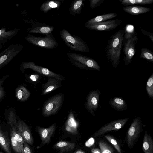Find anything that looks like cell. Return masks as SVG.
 Listing matches in <instances>:
<instances>
[{"mask_svg":"<svg viewBox=\"0 0 153 153\" xmlns=\"http://www.w3.org/2000/svg\"><path fill=\"white\" fill-rule=\"evenodd\" d=\"M125 32L123 29L113 34L106 45L105 51L106 56L114 68H116L119 63Z\"/></svg>","mask_w":153,"mask_h":153,"instance_id":"1","label":"cell"},{"mask_svg":"<svg viewBox=\"0 0 153 153\" xmlns=\"http://www.w3.org/2000/svg\"><path fill=\"white\" fill-rule=\"evenodd\" d=\"M123 51L124 56L123 59L124 64L127 66L131 62L135 53V47L138 40L136 33L134 30L127 31L125 30Z\"/></svg>","mask_w":153,"mask_h":153,"instance_id":"2","label":"cell"},{"mask_svg":"<svg viewBox=\"0 0 153 153\" xmlns=\"http://www.w3.org/2000/svg\"><path fill=\"white\" fill-rule=\"evenodd\" d=\"M61 37L65 45L71 50L82 52H88L90 49L85 42L79 37L72 35L67 30L63 29L60 31Z\"/></svg>","mask_w":153,"mask_h":153,"instance_id":"3","label":"cell"},{"mask_svg":"<svg viewBox=\"0 0 153 153\" xmlns=\"http://www.w3.org/2000/svg\"><path fill=\"white\" fill-rule=\"evenodd\" d=\"M67 56L73 64L80 68L100 71L98 64L91 58L73 53H67Z\"/></svg>","mask_w":153,"mask_h":153,"instance_id":"4","label":"cell"},{"mask_svg":"<svg viewBox=\"0 0 153 153\" xmlns=\"http://www.w3.org/2000/svg\"><path fill=\"white\" fill-rule=\"evenodd\" d=\"M25 39L33 45L47 49H54L58 43L52 33L45 37H36L30 34L25 37Z\"/></svg>","mask_w":153,"mask_h":153,"instance_id":"5","label":"cell"},{"mask_svg":"<svg viewBox=\"0 0 153 153\" xmlns=\"http://www.w3.org/2000/svg\"><path fill=\"white\" fill-rule=\"evenodd\" d=\"M64 98V94L60 93L48 99L45 103L42 108L43 116L47 117L56 113L62 104Z\"/></svg>","mask_w":153,"mask_h":153,"instance_id":"6","label":"cell"},{"mask_svg":"<svg viewBox=\"0 0 153 153\" xmlns=\"http://www.w3.org/2000/svg\"><path fill=\"white\" fill-rule=\"evenodd\" d=\"M24 48L22 44L13 43L0 53V70L7 65Z\"/></svg>","mask_w":153,"mask_h":153,"instance_id":"7","label":"cell"},{"mask_svg":"<svg viewBox=\"0 0 153 153\" xmlns=\"http://www.w3.org/2000/svg\"><path fill=\"white\" fill-rule=\"evenodd\" d=\"M27 68L31 69L48 77H53L61 81L65 79L62 75L53 72L45 68L36 65L33 62H24L21 63L20 69L22 73L24 72L25 69Z\"/></svg>","mask_w":153,"mask_h":153,"instance_id":"8","label":"cell"},{"mask_svg":"<svg viewBox=\"0 0 153 153\" xmlns=\"http://www.w3.org/2000/svg\"><path fill=\"white\" fill-rule=\"evenodd\" d=\"M142 126L140 118L134 119L127 132V142L128 147H132L141 131Z\"/></svg>","mask_w":153,"mask_h":153,"instance_id":"9","label":"cell"},{"mask_svg":"<svg viewBox=\"0 0 153 153\" xmlns=\"http://www.w3.org/2000/svg\"><path fill=\"white\" fill-rule=\"evenodd\" d=\"M122 21L113 19L91 24H85L84 26L91 30L98 31H109L115 29L120 24Z\"/></svg>","mask_w":153,"mask_h":153,"instance_id":"10","label":"cell"},{"mask_svg":"<svg viewBox=\"0 0 153 153\" xmlns=\"http://www.w3.org/2000/svg\"><path fill=\"white\" fill-rule=\"evenodd\" d=\"M128 118L121 119L111 121L104 125L97 130L94 136L97 137L112 131H117L123 127L128 121Z\"/></svg>","mask_w":153,"mask_h":153,"instance_id":"11","label":"cell"},{"mask_svg":"<svg viewBox=\"0 0 153 153\" xmlns=\"http://www.w3.org/2000/svg\"><path fill=\"white\" fill-rule=\"evenodd\" d=\"M101 92L99 90H92L88 94L85 106L88 111L93 116L98 108Z\"/></svg>","mask_w":153,"mask_h":153,"instance_id":"12","label":"cell"},{"mask_svg":"<svg viewBox=\"0 0 153 153\" xmlns=\"http://www.w3.org/2000/svg\"><path fill=\"white\" fill-rule=\"evenodd\" d=\"M16 128L25 142L30 145L33 143V140L30 131L27 125L23 121L18 120Z\"/></svg>","mask_w":153,"mask_h":153,"instance_id":"13","label":"cell"},{"mask_svg":"<svg viewBox=\"0 0 153 153\" xmlns=\"http://www.w3.org/2000/svg\"><path fill=\"white\" fill-rule=\"evenodd\" d=\"M56 127V124L54 123L48 128L37 127V131L43 144H47L49 143L51 137L55 131Z\"/></svg>","mask_w":153,"mask_h":153,"instance_id":"14","label":"cell"},{"mask_svg":"<svg viewBox=\"0 0 153 153\" xmlns=\"http://www.w3.org/2000/svg\"><path fill=\"white\" fill-rule=\"evenodd\" d=\"M61 80L52 77H48V81L42 85L41 95H44L62 86Z\"/></svg>","mask_w":153,"mask_h":153,"instance_id":"15","label":"cell"},{"mask_svg":"<svg viewBox=\"0 0 153 153\" xmlns=\"http://www.w3.org/2000/svg\"><path fill=\"white\" fill-rule=\"evenodd\" d=\"M20 30L19 28H15L6 31V28L0 29V45H3L9 41L17 35Z\"/></svg>","mask_w":153,"mask_h":153,"instance_id":"16","label":"cell"},{"mask_svg":"<svg viewBox=\"0 0 153 153\" xmlns=\"http://www.w3.org/2000/svg\"><path fill=\"white\" fill-rule=\"evenodd\" d=\"M152 8L136 5L126 6L123 7L122 10L131 15H137L149 12Z\"/></svg>","mask_w":153,"mask_h":153,"instance_id":"17","label":"cell"},{"mask_svg":"<svg viewBox=\"0 0 153 153\" xmlns=\"http://www.w3.org/2000/svg\"><path fill=\"white\" fill-rule=\"evenodd\" d=\"M77 128L78 123L73 113L70 111L66 123L65 129L70 133L76 134L78 133Z\"/></svg>","mask_w":153,"mask_h":153,"instance_id":"18","label":"cell"},{"mask_svg":"<svg viewBox=\"0 0 153 153\" xmlns=\"http://www.w3.org/2000/svg\"><path fill=\"white\" fill-rule=\"evenodd\" d=\"M109 103L112 108L118 111L126 110L128 108L126 101L120 97H116L110 99Z\"/></svg>","mask_w":153,"mask_h":153,"instance_id":"19","label":"cell"},{"mask_svg":"<svg viewBox=\"0 0 153 153\" xmlns=\"http://www.w3.org/2000/svg\"><path fill=\"white\" fill-rule=\"evenodd\" d=\"M54 28L53 26L45 25L42 26H33L32 27L27 29V30L29 33H40L47 35L51 33Z\"/></svg>","mask_w":153,"mask_h":153,"instance_id":"20","label":"cell"},{"mask_svg":"<svg viewBox=\"0 0 153 153\" xmlns=\"http://www.w3.org/2000/svg\"><path fill=\"white\" fill-rule=\"evenodd\" d=\"M30 94V91L22 85H19L16 89V97L17 100L21 102H25L27 100Z\"/></svg>","mask_w":153,"mask_h":153,"instance_id":"21","label":"cell"},{"mask_svg":"<svg viewBox=\"0 0 153 153\" xmlns=\"http://www.w3.org/2000/svg\"><path fill=\"white\" fill-rule=\"evenodd\" d=\"M75 147L74 143L64 141H59L53 146L54 148L59 150L60 153L71 151L74 149Z\"/></svg>","mask_w":153,"mask_h":153,"instance_id":"22","label":"cell"},{"mask_svg":"<svg viewBox=\"0 0 153 153\" xmlns=\"http://www.w3.org/2000/svg\"><path fill=\"white\" fill-rule=\"evenodd\" d=\"M142 149L144 153H153V141L146 131L144 136Z\"/></svg>","mask_w":153,"mask_h":153,"instance_id":"23","label":"cell"},{"mask_svg":"<svg viewBox=\"0 0 153 153\" xmlns=\"http://www.w3.org/2000/svg\"><path fill=\"white\" fill-rule=\"evenodd\" d=\"M62 4V2L58 0H48L42 3L40 6V9L41 11L44 13H47L53 8L58 9Z\"/></svg>","mask_w":153,"mask_h":153,"instance_id":"24","label":"cell"},{"mask_svg":"<svg viewBox=\"0 0 153 153\" xmlns=\"http://www.w3.org/2000/svg\"><path fill=\"white\" fill-rule=\"evenodd\" d=\"M117 15V13H113L98 16L89 19L85 24H91L105 21L116 17Z\"/></svg>","mask_w":153,"mask_h":153,"instance_id":"25","label":"cell"},{"mask_svg":"<svg viewBox=\"0 0 153 153\" xmlns=\"http://www.w3.org/2000/svg\"><path fill=\"white\" fill-rule=\"evenodd\" d=\"M83 1V0H76L72 3L69 9L71 15L75 16L80 13L84 5Z\"/></svg>","mask_w":153,"mask_h":153,"instance_id":"26","label":"cell"},{"mask_svg":"<svg viewBox=\"0 0 153 153\" xmlns=\"http://www.w3.org/2000/svg\"><path fill=\"white\" fill-rule=\"evenodd\" d=\"M7 122L11 128L16 127L17 123V118L16 113L13 109H9L6 111Z\"/></svg>","mask_w":153,"mask_h":153,"instance_id":"27","label":"cell"},{"mask_svg":"<svg viewBox=\"0 0 153 153\" xmlns=\"http://www.w3.org/2000/svg\"><path fill=\"white\" fill-rule=\"evenodd\" d=\"M122 4L125 6L132 5H147L153 3V0H119Z\"/></svg>","mask_w":153,"mask_h":153,"instance_id":"28","label":"cell"},{"mask_svg":"<svg viewBox=\"0 0 153 153\" xmlns=\"http://www.w3.org/2000/svg\"><path fill=\"white\" fill-rule=\"evenodd\" d=\"M0 145L7 153H11L9 141L0 127Z\"/></svg>","mask_w":153,"mask_h":153,"instance_id":"29","label":"cell"},{"mask_svg":"<svg viewBox=\"0 0 153 153\" xmlns=\"http://www.w3.org/2000/svg\"><path fill=\"white\" fill-rule=\"evenodd\" d=\"M140 58L145 59L152 63L153 62V53L146 48H142Z\"/></svg>","mask_w":153,"mask_h":153,"instance_id":"30","label":"cell"},{"mask_svg":"<svg viewBox=\"0 0 153 153\" xmlns=\"http://www.w3.org/2000/svg\"><path fill=\"white\" fill-rule=\"evenodd\" d=\"M11 142L12 148L16 153H24L23 147L16 140L11 132Z\"/></svg>","mask_w":153,"mask_h":153,"instance_id":"31","label":"cell"},{"mask_svg":"<svg viewBox=\"0 0 153 153\" xmlns=\"http://www.w3.org/2000/svg\"><path fill=\"white\" fill-rule=\"evenodd\" d=\"M146 91L149 97L153 98V74L150 76L148 79L146 85Z\"/></svg>","mask_w":153,"mask_h":153,"instance_id":"32","label":"cell"},{"mask_svg":"<svg viewBox=\"0 0 153 153\" xmlns=\"http://www.w3.org/2000/svg\"><path fill=\"white\" fill-rule=\"evenodd\" d=\"M99 145L101 153H114L112 148L105 142L100 141Z\"/></svg>","mask_w":153,"mask_h":153,"instance_id":"33","label":"cell"},{"mask_svg":"<svg viewBox=\"0 0 153 153\" xmlns=\"http://www.w3.org/2000/svg\"><path fill=\"white\" fill-rule=\"evenodd\" d=\"M11 132L16 140L20 143L22 147L25 142L23 138L17 129L16 127H12Z\"/></svg>","mask_w":153,"mask_h":153,"instance_id":"34","label":"cell"},{"mask_svg":"<svg viewBox=\"0 0 153 153\" xmlns=\"http://www.w3.org/2000/svg\"><path fill=\"white\" fill-rule=\"evenodd\" d=\"M105 137L106 139L113 145L119 153H122L120 148L115 139L109 135H106Z\"/></svg>","mask_w":153,"mask_h":153,"instance_id":"35","label":"cell"},{"mask_svg":"<svg viewBox=\"0 0 153 153\" xmlns=\"http://www.w3.org/2000/svg\"><path fill=\"white\" fill-rule=\"evenodd\" d=\"M9 76V75H5L0 79V101L2 99L5 95V92L4 88L2 85L5 80Z\"/></svg>","mask_w":153,"mask_h":153,"instance_id":"36","label":"cell"},{"mask_svg":"<svg viewBox=\"0 0 153 153\" xmlns=\"http://www.w3.org/2000/svg\"><path fill=\"white\" fill-rule=\"evenodd\" d=\"M105 0H90V6L91 9L97 8Z\"/></svg>","mask_w":153,"mask_h":153,"instance_id":"37","label":"cell"},{"mask_svg":"<svg viewBox=\"0 0 153 153\" xmlns=\"http://www.w3.org/2000/svg\"><path fill=\"white\" fill-rule=\"evenodd\" d=\"M23 149L24 153H33L28 144L25 142L23 144Z\"/></svg>","mask_w":153,"mask_h":153,"instance_id":"38","label":"cell"},{"mask_svg":"<svg viewBox=\"0 0 153 153\" xmlns=\"http://www.w3.org/2000/svg\"><path fill=\"white\" fill-rule=\"evenodd\" d=\"M141 30L143 35L148 36L152 42H153V33H152L145 30L142 28L141 29Z\"/></svg>","mask_w":153,"mask_h":153,"instance_id":"39","label":"cell"},{"mask_svg":"<svg viewBox=\"0 0 153 153\" xmlns=\"http://www.w3.org/2000/svg\"><path fill=\"white\" fill-rule=\"evenodd\" d=\"M39 76L37 74H32L29 76L28 79L32 82H35L38 80Z\"/></svg>","mask_w":153,"mask_h":153,"instance_id":"40","label":"cell"},{"mask_svg":"<svg viewBox=\"0 0 153 153\" xmlns=\"http://www.w3.org/2000/svg\"><path fill=\"white\" fill-rule=\"evenodd\" d=\"M92 153H101L100 149L97 148H94L91 149Z\"/></svg>","mask_w":153,"mask_h":153,"instance_id":"41","label":"cell"},{"mask_svg":"<svg viewBox=\"0 0 153 153\" xmlns=\"http://www.w3.org/2000/svg\"><path fill=\"white\" fill-rule=\"evenodd\" d=\"M73 153H85V152L81 149H79L75 151Z\"/></svg>","mask_w":153,"mask_h":153,"instance_id":"42","label":"cell"},{"mask_svg":"<svg viewBox=\"0 0 153 153\" xmlns=\"http://www.w3.org/2000/svg\"><path fill=\"white\" fill-rule=\"evenodd\" d=\"M3 47V45H0V51L2 48Z\"/></svg>","mask_w":153,"mask_h":153,"instance_id":"43","label":"cell"},{"mask_svg":"<svg viewBox=\"0 0 153 153\" xmlns=\"http://www.w3.org/2000/svg\"><path fill=\"white\" fill-rule=\"evenodd\" d=\"M0 153H2V152H0Z\"/></svg>","mask_w":153,"mask_h":153,"instance_id":"44","label":"cell"}]
</instances>
